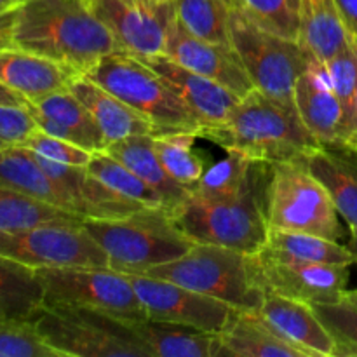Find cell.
Instances as JSON below:
<instances>
[{"mask_svg":"<svg viewBox=\"0 0 357 357\" xmlns=\"http://www.w3.org/2000/svg\"><path fill=\"white\" fill-rule=\"evenodd\" d=\"M14 45L84 75L103 56L122 51L86 0H26L14 21Z\"/></svg>","mask_w":357,"mask_h":357,"instance_id":"obj_1","label":"cell"},{"mask_svg":"<svg viewBox=\"0 0 357 357\" xmlns=\"http://www.w3.org/2000/svg\"><path fill=\"white\" fill-rule=\"evenodd\" d=\"M199 138L268 164L307 159L323 146L302 122L295 103L258 89L241 98L225 122L201 129Z\"/></svg>","mask_w":357,"mask_h":357,"instance_id":"obj_2","label":"cell"},{"mask_svg":"<svg viewBox=\"0 0 357 357\" xmlns=\"http://www.w3.org/2000/svg\"><path fill=\"white\" fill-rule=\"evenodd\" d=\"M272 164L257 160L250 180L227 197L190 194L171 215L194 243L216 244L255 255L267 241V195Z\"/></svg>","mask_w":357,"mask_h":357,"instance_id":"obj_3","label":"cell"},{"mask_svg":"<svg viewBox=\"0 0 357 357\" xmlns=\"http://www.w3.org/2000/svg\"><path fill=\"white\" fill-rule=\"evenodd\" d=\"M145 274L218 298L237 310H258L268 291L257 255L216 244L195 243L183 257Z\"/></svg>","mask_w":357,"mask_h":357,"instance_id":"obj_4","label":"cell"},{"mask_svg":"<svg viewBox=\"0 0 357 357\" xmlns=\"http://www.w3.org/2000/svg\"><path fill=\"white\" fill-rule=\"evenodd\" d=\"M82 227L103 248L108 267L122 274H145L183 257L195 244L167 209L145 208L119 220H84Z\"/></svg>","mask_w":357,"mask_h":357,"instance_id":"obj_5","label":"cell"},{"mask_svg":"<svg viewBox=\"0 0 357 357\" xmlns=\"http://www.w3.org/2000/svg\"><path fill=\"white\" fill-rule=\"evenodd\" d=\"M30 323L61 357H152L132 323L100 310L44 303Z\"/></svg>","mask_w":357,"mask_h":357,"instance_id":"obj_6","label":"cell"},{"mask_svg":"<svg viewBox=\"0 0 357 357\" xmlns=\"http://www.w3.org/2000/svg\"><path fill=\"white\" fill-rule=\"evenodd\" d=\"M138 112L152 124L153 135L195 131L199 126L176 91L142 58L117 51L103 56L84 73Z\"/></svg>","mask_w":357,"mask_h":357,"instance_id":"obj_7","label":"cell"},{"mask_svg":"<svg viewBox=\"0 0 357 357\" xmlns=\"http://www.w3.org/2000/svg\"><path fill=\"white\" fill-rule=\"evenodd\" d=\"M229 38L255 89L295 103L296 79L316 61L298 40L267 30L244 9H230Z\"/></svg>","mask_w":357,"mask_h":357,"instance_id":"obj_8","label":"cell"},{"mask_svg":"<svg viewBox=\"0 0 357 357\" xmlns=\"http://www.w3.org/2000/svg\"><path fill=\"white\" fill-rule=\"evenodd\" d=\"M268 229L345 239L330 192L312 174L305 159L272 164L267 195Z\"/></svg>","mask_w":357,"mask_h":357,"instance_id":"obj_9","label":"cell"},{"mask_svg":"<svg viewBox=\"0 0 357 357\" xmlns=\"http://www.w3.org/2000/svg\"><path fill=\"white\" fill-rule=\"evenodd\" d=\"M44 303L87 307L136 323L149 319L128 274L110 267L37 268Z\"/></svg>","mask_w":357,"mask_h":357,"instance_id":"obj_10","label":"cell"},{"mask_svg":"<svg viewBox=\"0 0 357 357\" xmlns=\"http://www.w3.org/2000/svg\"><path fill=\"white\" fill-rule=\"evenodd\" d=\"M0 255L31 268L108 267L103 248L82 225L33 227L20 232H0Z\"/></svg>","mask_w":357,"mask_h":357,"instance_id":"obj_11","label":"cell"},{"mask_svg":"<svg viewBox=\"0 0 357 357\" xmlns=\"http://www.w3.org/2000/svg\"><path fill=\"white\" fill-rule=\"evenodd\" d=\"M128 275L149 319L220 333L236 310L222 300L202 295L176 282L146 274Z\"/></svg>","mask_w":357,"mask_h":357,"instance_id":"obj_12","label":"cell"},{"mask_svg":"<svg viewBox=\"0 0 357 357\" xmlns=\"http://www.w3.org/2000/svg\"><path fill=\"white\" fill-rule=\"evenodd\" d=\"M122 51L138 58L164 54L166 33L176 16L174 0H86Z\"/></svg>","mask_w":357,"mask_h":357,"instance_id":"obj_13","label":"cell"},{"mask_svg":"<svg viewBox=\"0 0 357 357\" xmlns=\"http://www.w3.org/2000/svg\"><path fill=\"white\" fill-rule=\"evenodd\" d=\"M255 255L268 291L309 305L338 302L347 291L351 265L281 260L264 253Z\"/></svg>","mask_w":357,"mask_h":357,"instance_id":"obj_14","label":"cell"},{"mask_svg":"<svg viewBox=\"0 0 357 357\" xmlns=\"http://www.w3.org/2000/svg\"><path fill=\"white\" fill-rule=\"evenodd\" d=\"M164 54L185 68L222 84L239 98H244L255 89L232 45L195 37L176 16L167 28Z\"/></svg>","mask_w":357,"mask_h":357,"instance_id":"obj_15","label":"cell"},{"mask_svg":"<svg viewBox=\"0 0 357 357\" xmlns=\"http://www.w3.org/2000/svg\"><path fill=\"white\" fill-rule=\"evenodd\" d=\"M142 59L176 91L180 100L197 122L199 131L225 122L232 108L241 100L222 84L185 68L180 63L173 61L169 56L155 54Z\"/></svg>","mask_w":357,"mask_h":357,"instance_id":"obj_16","label":"cell"},{"mask_svg":"<svg viewBox=\"0 0 357 357\" xmlns=\"http://www.w3.org/2000/svg\"><path fill=\"white\" fill-rule=\"evenodd\" d=\"M35 157L52 180L61 185L63 190L70 195L73 209L84 220H119L146 208L112 190L103 181L93 176L87 167L59 164L37 153Z\"/></svg>","mask_w":357,"mask_h":357,"instance_id":"obj_17","label":"cell"},{"mask_svg":"<svg viewBox=\"0 0 357 357\" xmlns=\"http://www.w3.org/2000/svg\"><path fill=\"white\" fill-rule=\"evenodd\" d=\"M293 101L300 119L314 138L328 149H340L344 112L324 63L314 61L296 79Z\"/></svg>","mask_w":357,"mask_h":357,"instance_id":"obj_18","label":"cell"},{"mask_svg":"<svg viewBox=\"0 0 357 357\" xmlns=\"http://www.w3.org/2000/svg\"><path fill=\"white\" fill-rule=\"evenodd\" d=\"M265 321L293 345L305 351L309 357H335L337 344L312 305L267 291L258 309Z\"/></svg>","mask_w":357,"mask_h":357,"instance_id":"obj_19","label":"cell"},{"mask_svg":"<svg viewBox=\"0 0 357 357\" xmlns=\"http://www.w3.org/2000/svg\"><path fill=\"white\" fill-rule=\"evenodd\" d=\"M218 338L220 357H309L275 331L258 310H234Z\"/></svg>","mask_w":357,"mask_h":357,"instance_id":"obj_20","label":"cell"},{"mask_svg":"<svg viewBox=\"0 0 357 357\" xmlns=\"http://www.w3.org/2000/svg\"><path fill=\"white\" fill-rule=\"evenodd\" d=\"M75 77V72L42 56L17 47L0 49V82L23 94L28 101L68 89Z\"/></svg>","mask_w":357,"mask_h":357,"instance_id":"obj_21","label":"cell"},{"mask_svg":"<svg viewBox=\"0 0 357 357\" xmlns=\"http://www.w3.org/2000/svg\"><path fill=\"white\" fill-rule=\"evenodd\" d=\"M68 91H72L91 112L103 132L107 146L132 135H153L152 124L145 117L89 77L77 75L68 84Z\"/></svg>","mask_w":357,"mask_h":357,"instance_id":"obj_22","label":"cell"},{"mask_svg":"<svg viewBox=\"0 0 357 357\" xmlns=\"http://www.w3.org/2000/svg\"><path fill=\"white\" fill-rule=\"evenodd\" d=\"M0 185L63 211L75 213L70 195L40 166L35 153L24 146H7L0 152Z\"/></svg>","mask_w":357,"mask_h":357,"instance_id":"obj_23","label":"cell"},{"mask_svg":"<svg viewBox=\"0 0 357 357\" xmlns=\"http://www.w3.org/2000/svg\"><path fill=\"white\" fill-rule=\"evenodd\" d=\"M105 152L121 160L145 183H149L162 197L169 213H173L190 195V188L173 180L166 167L162 166L153 146L152 135L128 136L108 145Z\"/></svg>","mask_w":357,"mask_h":357,"instance_id":"obj_24","label":"cell"},{"mask_svg":"<svg viewBox=\"0 0 357 357\" xmlns=\"http://www.w3.org/2000/svg\"><path fill=\"white\" fill-rule=\"evenodd\" d=\"M298 42L316 61L326 63L352 42L335 0H298Z\"/></svg>","mask_w":357,"mask_h":357,"instance_id":"obj_25","label":"cell"},{"mask_svg":"<svg viewBox=\"0 0 357 357\" xmlns=\"http://www.w3.org/2000/svg\"><path fill=\"white\" fill-rule=\"evenodd\" d=\"M132 328L152 357H220L218 333L164 321H136Z\"/></svg>","mask_w":357,"mask_h":357,"instance_id":"obj_26","label":"cell"},{"mask_svg":"<svg viewBox=\"0 0 357 357\" xmlns=\"http://www.w3.org/2000/svg\"><path fill=\"white\" fill-rule=\"evenodd\" d=\"M342 149L321 146L305 159L314 176L330 192L338 215L357 230V166Z\"/></svg>","mask_w":357,"mask_h":357,"instance_id":"obj_27","label":"cell"},{"mask_svg":"<svg viewBox=\"0 0 357 357\" xmlns=\"http://www.w3.org/2000/svg\"><path fill=\"white\" fill-rule=\"evenodd\" d=\"M28 105L38 114L63 126L73 136V142L82 149L93 153L107 150V142H105L100 126L96 124L86 105L72 91H54L37 100H30Z\"/></svg>","mask_w":357,"mask_h":357,"instance_id":"obj_28","label":"cell"},{"mask_svg":"<svg viewBox=\"0 0 357 357\" xmlns=\"http://www.w3.org/2000/svg\"><path fill=\"white\" fill-rule=\"evenodd\" d=\"M258 253L281 258V260L354 265V257L351 251L338 241L278 229H268L267 241Z\"/></svg>","mask_w":357,"mask_h":357,"instance_id":"obj_29","label":"cell"},{"mask_svg":"<svg viewBox=\"0 0 357 357\" xmlns=\"http://www.w3.org/2000/svg\"><path fill=\"white\" fill-rule=\"evenodd\" d=\"M44 305L37 271L0 255V317L30 321Z\"/></svg>","mask_w":357,"mask_h":357,"instance_id":"obj_30","label":"cell"},{"mask_svg":"<svg viewBox=\"0 0 357 357\" xmlns=\"http://www.w3.org/2000/svg\"><path fill=\"white\" fill-rule=\"evenodd\" d=\"M51 223L82 225L84 218L0 185V232H20Z\"/></svg>","mask_w":357,"mask_h":357,"instance_id":"obj_31","label":"cell"},{"mask_svg":"<svg viewBox=\"0 0 357 357\" xmlns=\"http://www.w3.org/2000/svg\"><path fill=\"white\" fill-rule=\"evenodd\" d=\"M152 136L159 160L171 178L187 188L194 187L204 174V164L194 152V143L199 138L197 132L178 131Z\"/></svg>","mask_w":357,"mask_h":357,"instance_id":"obj_32","label":"cell"},{"mask_svg":"<svg viewBox=\"0 0 357 357\" xmlns=\"http://www.w3.org/2000/svg\"><path fill=\"white\" fill-rule=\"evenodd\" d=\"M87 171L93 176H96L98 180L103 181L112 190L131 199V201L139 202V204L146 206V208L167 209L162 197L149 183H145L126 164H122L121 160L112 157L105 150L103 152L93 153L89 164H87Z\"/></svg>","mask_w":357,"mask_h":357,"instance_id":"obj_33","label":"cell"},{"mask_svg":"<svg viewBox=\"0 0 357 357\" xmlns=\"http://www.w3.org/2000/svg\"><path fill=\"white\" fill-rule=\"evenodd\" d=\"M174 10L178 21L195 37L230 44V7L223 0H174Z\"/></svg>","mask_w":357,"mask_h":357,"instance_id":"obj_34","label":"cell"},{"mask_svg":"<svg viewBox=\"0 0 357 357\" xmlns=\"http://www.w3.org/2000/svg\"><path fill=\"white\" fill-rule=\"evenodd\" d=\"M257 160L239 152H227L225 159L204 171L201 180L190 188V194L204 199L227 197L236 194L250 180Z\"/></svg>","mask_w":357,"mask_h":357,"instance_id":"obj_35","label":"cell"},{"mask_svg":"<svg viewBox=\"0 0 357 357\" xmlns=\"http://www.w3.org/2000/svg\"><path fill=\"white\" fill-rule=\"evenodd\" d=\"M330 75L331 86H333L335 94L342 105L344 112V131H342V145L344 146L347 139L349 131L352 128L354 121V108H356V96H357V49L354 42H351L349 47L338 52L331 59L324 63Z\"/></svg>","mask_w":357,"mask_h":357,"instance_id":"obj_36","label":"cell"},{"mask_svg":"<svg viewBox=\"0 0 357 357\" xmlns=\"http://www.w3.org/2000/svg\"><path fill=\"white\" fill-rule=\"evenodd\" d=\"M243 9L267 30L298 40V0H243Z\"/></svg>","mask_w":357,"mask_h":357,"instance_id":"obj_37","label":"cell"},{"mask_svg":"<svg viewBox=\"0 0 357 357\" xmlns=\"http://www.w3.org/2000/svg\"><path fill=\"white\" fill-rule=\"evenodd\" d=\"M0 357H61L30 321L0 317Z\"/></svg>","mask_w":357,"mask_h":357,"instance_id":"obj_38","label":"cell"},{"mask_svg":"<svg viewBox=\"0 0 357 357\" xmlns=\"http://www.w3.org/2000/svg\"><path fill=\"white\" fill-rule=\"evenodd\" d=\"M337 344V356H357V307L347 300L312 305Z\"/></svg>","mask_w":357,"mask_h":357,"instance_id":"obj_39","label":"cell"},{"mask_svg":"<svg viewBox=\"0 0 357 357\" xmlns=\"http://www.w3.org/2000/svg\"><path fill=\"white\" fill-rule=\"evenodd\" d=\"M21 146L31 150L44 159L54 160L59 164H68V166L87 167L91 157H93V152H89V150L82 149L72 142H66V139L45 135L40 129H37Z\"/></svg>","mask_w":357,"mask_h":357,"instance_id":"obj_40","label":"cell"},{"mask_svg":"<svg viewBox=\"0 0 357 357\" xmlns=\"http://www.w3.org/2000/svg\"><path fill=\"white\" fill-rule=\"evenodd\" d=\"M37 122L28 107L0 105V142L9 146H21L35 131Z\"/></svg>","mask_w":357,"mask_h":357,"instance_id":"obj_41","label":"cell"},{"mask_svg":"<svg viewBox=\"0 0 357 357\" xmlns=\"http://www.w3.org/2000/svg\"><path fill=\"white\" fill-rule=\"evenodd\" d=\"M17 7L0 9V49L16 47L14 45V21H16Z\"/></svg>","mask_w":357,"mask_h":357,"instance_id":"obj_42","label":"cell"},{"mask_svg":"<svg viewBox=\"0 0 357 357\" xmlns=\"http://www.w3.org/2000/svg\"><path fill=\"white\" fill-rule=\"evenodd\" d=\"M335 3L347 30L357 37V0H335Z\"/></svg>","mask_w":357,"mask_h":357,"instance_id":"obj_43","label":"cell"},{"mask_svg":"<svg viewBox=\"0 0 357 357\" xmlns=\"http://www.w3.org/2000/svg\"><path fill=\"white\" fill-rule=\"evenodd\" d=\"M0 105H10V107H28V100L23 94L16 93L14 89H10L9 86H6L3 82H0Z\"/></svg>","mask_w":357,"mask_h":357,"instance_id":"obj_44","label":"cell"},{"mask_svg":"<svg viewBox=\"0 0 357 357\" xmlns=\"http://www.w3.org/2000/svg\"><path fill=\"white\" fill-rule=\"evenodd\" d=\"M352 42H354L357 49V37H354V35H352ZM342 150H345V152L351 153V155H354L357 159V96H356V108H354V121H352V128L351 131H349V136L347 139H345Z\"/></svg>","mask_w":357,"mask_h":357,"instance_id":"obj_45","label":"cell"},{"mask_svg":"<svg viewBox=\"0 0 357 357\" xmlns=\"http://www.w3.org/2000/svg\"><path fill=\"white\" fill-rule=\"evenodd\" d=\"M347 250L351 251V255L354 257V264H357V230L351 229V234H349V239L345 243Z\"/></svg>","mask_w":357,"mask_h":357,"instance_id":"obj_46","label":"cell"},{"mask_svg":"<svg viewBox=\"0 0 357 357\" xmlns=\"http://www.w3.org/2000/svg\"><path fill=\"white\" fill-rule=\"evenodd\" d=\"M344 300H347V302H351L352 305L357 307V288L356 289H347V291L344 293Z\"/></svg>","mask_w":357,"mask_h":357,"instance_id":"obj_47","label":"cell"},{"mask_svg":"<svg viewBox=\"0 0 357 357\" xmlns=\"http://www.w3.org/2000/svg\"><path fill=\"white\" fill-rule=\"evenodd\" d=\"M17 6L20 3H16V0H0V9H13Z\"/></svg>","mask_w":357,"mask_h":357,"instance_id":"obj_48","label":"cell"},{"mask_svg":"<svg viewBox=\"0 0 357 357\" xmlns=\"http://www.w3.org/2000/svg\"><path fill=\"white\" fill-rule=\"evenodd\" d=\"M230 9H243V0H223Z\"/></svg>","mask_w":357,"mask_h":357,"instance_id":"obj_49","label":"cell"},{"mask_svg":"<svg viewBox=\"0 0 357 357\" xmlns=\"http://www.w3.org/2000/svg\"><path fill=\"white\" fill-rule=\"evenodd\" d=\"M7 146H9V145H6V143H2V142H0V152H2V150H6Z\"/></svg>","mask_w":357,"mask_h":357,"instance_id":"obj_50","label":"cell"},{"mask_svg":"<svg viewBox=\"0 0 357 357\" xmlns=\"http://www.w3.org/2000/svg\"><path fill=\"white\" fill-rule=\"evenodd\" d=\"M23 2H26V0H16V3H23Z\"/></svg>","mask_w":357,"mask_h":357,"instance_id":"obj_51","label":"cell"}]
</instances>
